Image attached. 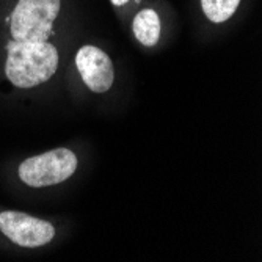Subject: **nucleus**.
Listing matches in <instances>:
<instances>
[{
    "instance_id": "nucleus-1",
    "label": "nucleus",
    "mask_w": 262,
    "mask_h": 262,
    "mask_svg": "<svg viewBox=\"0 0 262 262\" xmlns=\"http://www.w3.org/2000/svg\"><path fill=\"white\" fill-rule=\"evenodd\" d=\"M58 66V52L47 41H16L8 44L5 74L19 88H32L49 80Z\"/></svg>"
},
{
    "instance_id": "nucleus-2",
    "label": "nucleus",
    "mask_w": 262,
    "mask_h": 262,
    "mask_svg": "<svg viewBox=\"0 0 262 262\" xmlns=\"http://www.w3.org/2000/svg\"><path fill=\"white\" fill-rule=\"evenodd\" d=\"M60 13V0H19L11 16L16 41H47Z\"/></svg>"
},
{
    "instance_id": "nucleus-3",
    "label": "nucleus",
    "mask_w": 262,
    "mask_h": 262,
    "mask_svg": "<svg viewBox=\"0 0 262 262\" xmlns=\"http://www.w3.org/2000/svg\"><path fill=\"white\" fill-rule=\"evenodd\" d=\"M76 170V154L66 148H58L24 160L19 165V178L29 187H47L66 181Z\"/></svg>"
},
{
    "instance_id": "nucleus-4",
    "label": "nucleus",
    "mask_w": 262,
    "mask_h": 262,
    "mask_svg": "<svg viewBox=\"0 0 262 262\" xmlns=\"http://www.w3.org/2000/svg\"><path fill=\"white\" fill-rule=\"evenodd\" d=\"M0 231L16 245L27 248L42 247L49 244L55 235V229L49 222L16 210L0 213Z\"/></svg>"
},
{
    "instance_id": "nucleus-5",
    "label": "nucleus",
    "mask_w": 262,
    "mask_h": 262,
    "mask_svg": "<svg viewBox=\"0 0 262 262\" xmlns=\"http://www.w3.org/2000/svg\"><path fill=\"white\" fill-rule=\"evenodd\" d=\"M76 64L83 83L91 91L105 93L110 90L115 79L113 63L99 47L83 46L76 55Z\"/></svg>"
},
{
    "instance_id": "nucleus-6",
    "label": "nucleus",
    "mask_w": 262,
    "mask_h": 262,
    "mask_svg": "<svg viewBox=\"0 0 262 262\" xmlns=\"http://www.w3.org/2000/svg\"><path fill=\"white\" fill-rule=\"evenodd\" d=\"M132 30L135 38L143 46H156L160 38V19L154 10L140 11L132 24Z\"/></svg>"
},
{
    "instance_id": "nucleus-7",
    "label": "nucleus",
    "mask_w": 262,
    "mask_h": 262,
    "mask_svg": "<svg viewBox=\"0 0 262 262\" xmlns=\"http://www.w3.org/2000/svg\"><path fill=\"white\" fill-rule=\"evenodd\" d=\"M241 0H201V7L204 14L212 22L228 20L239 7Z\"/></svg>"
},
{
    "instance_id": "nucleus-8",
    "label": "nucleus",
    "mask_w": 262,
    "mask_h": 262,
    "mask_svg": "<svg viewBox=\"0 0 262 262\" xmlns=\"http://www.w3.org/2000/svg\"><path fill=\"white\" fill-rule=\"evenodd\" d=\"M110 2L115 5V7H121V5H124V4H127L129 2V0H110ZM135 2L138 4L140 2V0H135Z\"/></svg>"
}]
</instances>
